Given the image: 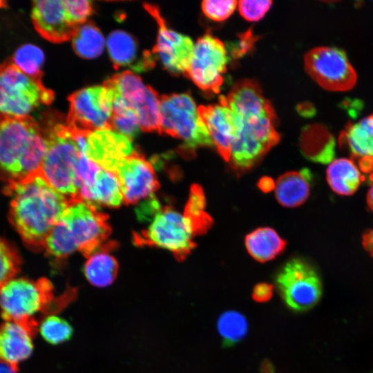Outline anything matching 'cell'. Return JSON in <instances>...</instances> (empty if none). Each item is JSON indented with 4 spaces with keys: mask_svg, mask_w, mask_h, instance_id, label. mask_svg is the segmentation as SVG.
<instances>
[{
    "mask_svg": "<svg viewBox=\"0 0 373 373\" xmlns=\"http://www.w3.org/2000/svg\"><path fill=\"white\" fill-rule=\"evenodd\" d=\"M223 100L232 111L236 124L229 162L238 172L256 166L280 139L276 114L260 87L252 79L237 82Z\"/></svg>",
    "mask_w": 373,
    "mask_h": 373,
    "instance_id": "1",
    "label": "cell"
},
{
    "mask_svg": "<svg viewBox=\"0 0 373 373\" xmlns=\"http://www.w3.org/2000/svg\"><path fill=\"white\" fill-rule=\"evenodd\" d=\"M6 190L10 198V219L14 227L26 244L44 248L69 199L56 191L39 171L8 182Z\"/></svg>",
    "mask_w": 373,
    "mask_h": 373,
    "instance_id": "2",
    "label": "cell"
},
{
    "mask_svg": "<svg viewBox=\"0 0 373 373\" xmlns=\"http://www.w3.org/2000/svg\"><path fill=\"white\" fill-rule=\"evenodd\" d=\"M111 229L108 216L81 200H70L63 215L48 236L44 249L57 258L76 251L88 257L100 247Z\"/></svg>",
    "mask_w": 373,
    "mask_h": 373,
    "instance_id": "3",
    "label": "cell"
},
{
    "mask_svg": "<svg viewBox=\"0 0 373 373\" xmlns=\"http://www.w3.org/2000/svg\"><path fill=\"white\" fill-rule=\"evenodd\" d=\"M46 148L43 128L31 116L0 119V175L8 182L39 172Z\"/></svg>",
    "mask_w": 373,
    "mask_h": 373,
    "instance_id": "4",
    "label": "cell"
},
{
    "mask_svg": "<svg viewBox=\"0 0 373 373\" xmlns=\"http://www.w3.org/2000/svg\"><path fill=\"white\" fill-rule=\"evenodd\" d=\"M43 130L46 148L40 173L69 200H79L78 164L81 153L73 132L66 124L51 122Z\"/></svg>",
    "mask_w": 373,
    "mask_h": 373,
    "instance_id": "5",
    "label": "cell"
},
{
    "mask_svg": "<svg viewBox=\"0 0 373 373\" xmlns=\"http://www.w3.org/2000/svg\"><path fill=\"white\" fill-rule=\"evenodd\" d=\"M41 78L24 72L12 58L1 62L0 119L28 117L40 105L50 104L53 92Z\"/></svg>",
    "mask_w": 373,
    "mask_h": 373,
    "instance_id": "6",
    "label": "cell"
},
{
    "mask_svg": "<svg viewBox=\"0 0 373 373\" xmlns=\"http://www.w3.org/2000/svg\"><path fill=\"white\" fill-rule=\"evenodd\" d=\"M159 133L182 140L180 148L184 154L191 155L199 147L213 145L198 107L186 93L160 97Z\"/></svg>",
    "mask_w": 373,
    "mask_h": 373,
    "instance_id": "7",
    "label": "cell"
},
{
    "mask_svg": "<svg viewBox=\"0 0 373 373\" xmlns=\"http://www.w3.org/2000/svg\"><path fill=\"white\" fill-rule=\"evenodd\" d=\"M195 236L189 220L170 206L162 207L150 224L133 234L138 246H152L170 251L175 258L184 260L196 247Z\"/></svg>",
    "mask_w": 373,
    "mask_h": 373,
    "instance_id": "8",
    "label": "cell"
},
{
    "mask_svg": "<svg viewBox=\"0 0 373 373\" xmlns=\"http://www.w3.org/2000/svg\"><path fill=\"white\" fill-rule=\"evenodd\" d=\"M52 285L46 278L10 279L0 289V311L4 321L35 323V316L50 305Z\"/></svg>",
    "mask_w": 373,
    "mask_h": 373,
    "instance_id": "9",
    "label": "cell"
},
{
    "mask_svg": "<svg viewBox=\"0 0 373 373\" xmlns=\"http://www.w3.org/2000/svg\"><path fill=\"white\" fill-rule=\"evenodd\" d=\"M280 294L289 308L303 312L320 300L322 284L314 267L307 260L294 258L288 260L276 278Z\"/></svg>",
    "mask_w": 373,
    "mask_h": 373,
    "instance_id": "10",
    "label": "cell"
},
{
    "mask_svg": "<svg viewBox=\"0 0 373 373\" xmlns=\"http://www.w3.org/2000/svg\"><path fill=\"white\" fill-rule=\"evenodd\" d=\"M113 94L105 86L79 90L69 97L66 125L74 132L90 133L111 128Z\"/></svg>",
    "mask_w": 373,
    "mask_h": 373,
    "instance_id": "11",
    "label": "cell"
},
{
    "mask_svg": "<svg viewBox=\"0 0 373 373\" xmlns=\"http://www.w3.org/2000/svg\"><path fill=\"white\" fill-rule=\"evenodd\" d=\"M305 68L323 88L329 91H347L356 82V71L345 52L333 46H319L305 56Z\"/></svg>",
    "mask_w": 373,
    "mask_h": 373,
    "instance_id": "12",
    "label": "cell"
},
{
    "mask_svg": "<svg viewBox=\"0 0 373 373\" xmlns=\"http://www.w3.org/2000/svg\"><path fill=\"white\" fill-rule=\"evenodd\" d=\"M227 62L224 44L208 32L200 37L194 44L185 75L200 89L218 93Z\"/></svg>",
    "mask_w": 373,
    "mask_h": 373,
    "instance_id": "13",
    "label": "cell"
},
{
    "mask_svg": "<svg viewBox=\"0 0 373 373\" xmlns=\"http://www.w3.org/2000/svg\"><path fill=\"white\" fill-rule=\"evenodd\" d=\"M115 173L126 204L138 203L153 195L159 188L153 166L135 151L119 163Z\"/></svg>",
    "mask_w": 373,
    "mask_h": 373,
    "instance_id": "14",
    "label": "cell"
},
{
    "mask_svg": "<svg viewBox=\"0 0 373 373\" xmlns=\"http://www.w3.org/2000/svg\"><path fill=\"white\" fill-rule=\"evenodd\" d=\"M144 6L159 26L157 44L153 48V53L157 55L164 67L170 73L185 74L193 51L194 44L192 39L168 28L156 6L149 4Z\"/></svg>",
    "mask_w": 373,
    "mask_h": 373,
    "instance_id": "15",
    "label": "cell"
},
{
    "mask_svg": "<svg viewBox=\"0 0 373 373\" xmlns=\"http://www.w3.org/2000/svg\"><path fill=\"white\" fill-rule=\"evenodd\" d=\"M31 19L37 32L52 43L73 39L79 28L68 19L63 0L34 1Z\"/></svg>",
    "mask_w": 373,
    "mask_h": 373,
    "instance_id": "16",
    "label": "cell"
},
{
    "mask_svg": "<svg viewBox=\"0 0 373 373\" xmlns=\"http://www.w3.org/2000/svg\"><path fill=\"white\" fill-rule=\"evenodd\" d=\"M134 152L130 138L111 128L87 136L86 155L101 168L115 173L119 163Z\"/></svg>",
    "mask_w": 373,
    "mask_h": 373,
    "instance_id": "17",
    "label": "cell"
},
{
    "mask_svg": "<svg viewBox=\"0 0 373 373\" xmlns=\"http://www.w3.org/2000/svg\"><path fill=\"white\" fill-rule=\"evenodd\" d=\"M220 104L198 106L199 115L209 133L213 145L227 162L229 161L232 144L236 137L235 117L220 96Z\"/></svg>",
    "mask_w": 373,
    "mask_h": 373,
    "instance_id": "18",
    "label": "cell"
},
{
    "mask_svg": "<svg viewBox=\"0 0 373 373\" xmlns=\"http://www.w3.org/2000/svg\"><path fill=\"white\" fill-rule=\"evenodd\" d=\"M36 323L5 321L0 326V362L13 368L28 359L34 349Z\"/></svg>",
    "mask_w": 373,
    "mask_h": 373,
    "instance_id": "19",
    "label": "cell"
},
{
    "mask_svg": "<svg viewBox=\"0 0 373 373\" xmlns=\"http://www.w3.org/2000/svg\"><path fill=\"white\" fill-rule=\"evenodd\" d=\"M340 143L359 162L362 171L373 168V114L350 124L340 136Z\"/></svg>",
    "mask_w": 373,
    "mask_h": 373,
    "instance_id": "20",
    "label": "cell"
},
{
    "mask_svg": "<svg viewBox=\"0 0 373 373\" xmlns=\"http://www.w3.org/2000/svg\"><path fill=\"white\" fill-rule=\"evenodd\" d=\"M79 198L95 207H117L123 202L121 185L116 173L100 169L91 185L82 186Z\"/></svg>",
    "mask_w": 373,
    "mask_h": 373,
    "instance_id": "21",
    "label": "cell"
},
{
    "mask_svg": "<svg viewBox=\"0 0 373 373\" xmlns=\"http://www.w3.org/2000/svg\"><path fill=\"white\" fill-rule=\"evenodd\" d=\"M312 177L308 169L280 175L275 184V195L278 202L286 207H296L304 203L310 193Z\"/></svg>",
    "mask_w": 373,
    "mask_h": 373,
    "instance_id": "22",
    "label": "cell"
},
{
    "mask_svg": "<svg viewBox=\"0 0 373 373\" xmlns=\"http://www.w3.org/2000/svg\"><path fill=\"white\" fill-rule=\"evenodd\" d=\"M115 243L103 244L88 257L84 272L87 280L97 287H106L115 280L118 273V263L109 253Z\"/></svg>",
    "mask_w": 373,
    "mask_h": 373,
    "instance_id": "23",
    "label": "cell"
},
{
    "mask_svg": "<svg viewBox=\"0 0 373 373\" xmlns=\"http://www.w3.org/2000/svg\"><path fill=\"white\" fill-rule=\"evenodd\" d=\"M362 172L352 159H334L327 168L326 178L329 187L336 193L350 195L356 191L363 182Z\"/></svg>",
    "mask_w": 373,
    "mask_h": 373,
    "instance_id": "24",
    "label": "cell"
},
{
    "mask_svg": "<svg viewBox=\"0 0 373 373\" xmlns=\"http://www.w3.org/2000/svg\"><path fill=\"white\" fill-rule=\"evenodd\" d=\"M300 148L303 154L311 161L329 164L334 157L335 141L327 128L312 125L303 131Z\"/></svg>",
    "mask_w": 373,
    "mask_h": 373,
    "instance_id": "25",
    "label": "cell"
},
{
    "mask_svg": "<svg viewBox=\"0 0 373 373\" xmlns=\"http://www.w3.org/2000/svg\"><path fill=\"white\" fill-rule=\"evenodd\" d=\"M109 57L115 68L128 66L135 70H144L150 66L137 59L138 48L135 39L128 33L115 30L107 39Z\"/></svg>",
    "mask_w": 373,
    "mask_h": 373,
    "instance_id": "26",
    "label": "cell"
},
{
    "mask_svg": "<svg viewBox=\"0 0 373 373\" xmlns=\"http://www.w3.org/2000/svg\"><path fill=\"white\" fill-rule=\"evenodd\" d=\"M287 242L269 227L258 228L245 238L249 254L255 260L264 262L274 259L285 249Z\"/></svg>",
    "mask_w": 373,
    "mask_h": 373,
    "instance_id": "27",
    "label": "cell"
},
{
    "mask_svg": "<svg viewBox=\"0 0 373 373\" xmlns=\"http://www.w3.org/2000/svg\"><path fill=\"white\" fill-rule=\"evenodd\" d=\"M205 196L197 184L191 186L184 215L189 220L195 236L205 233L212 226L213 220L205 211Z\"/></svg>",
    "mask_w": 373,
    "mask_h": 373,
    "instance_id": "28",
    "label": "cell"
},
{
    "mask_svg": "<svg viewBox=\"0 0 373 373\" xmlns=\"http://www.w3.org/2000/svg\"><path fill=\"white\" fill-rule=\"evenodd\" d=\"M104 37L93 23H84L79 26L73 37V46L77 55L86 59L99 56L104 48Z\"/></svg>",
    "mask_w": 373,
    "mask_h": 373,
    "instance_id": "29",
    "label": "cell"
},
{
    "mask_svg": "<svg viewBox=\"0 0 373 373\" xmlns=\"http://www.w3.org/2000/svg\"><path fill=\"white\" fill-rule=\"evenodd\" d=\"M217 327L223 345L229 347L245 338L248 331V323L242 314L237 311L229 310L219 316Z\"/></svg>",
    "mask_w": 373,
    "mask_h": 373,
    "instance_id": "30",
    "label": "cell"
},
{
    "mask_svg": "<svg viewBox=\"0 0 373 373\" xmlns=\"http://www.w3.org/2000/svg\"><path fill=\"white\" fill-rule=\"evenodd\" d=\"M37 327L41 337L52 345L69 341L73 334V329L67 321L53 314L44 318Z\"/></svg>",
    "mask_w": 373,
    "mask_h": 373,
    "instance_id": "31",
    "label": "cell"
},
{
    "mask_svg": "<svg viewBox=\"0 0 373 373\" xmlns=\"http://www.w3.org/2000/svg\"><path fill=\"white\" fill-rule=\"evenodd\" d=\"M12 59L28 75L42 77L41 66L44 56L37 46L32 44L22 46L15 52Z\"/></svg>",
    "mask_w": 373,
    "mask_h": 373,
    "instance_id": "32",
    "label": "cell"
},
{
    "mask_svg": "<svg viewBox=\"0 0 373 373\" xmlns=\"http://www.w3.org/2000/svg\"><path fill=\"white\" fill-rule=\"evenodd\" d=\"M20 265L17 251L7 242L0 238V289L15 277Z\"/></svg>",
    "mask_w": 373,
    "mask_h": 373,
    "instance_id": "33",
    "label": "cell"
},
{
    "mask_svg": "<svg viewBox=\"0 0 373 373\" xmlns=\"http://www.w3.org/2000/svg\"><path fill=\"white\" fill-rule=\"evenodd\" d=\"M238 2L236 0H205L202 2V10L209 18L221 21L233 13Z\"/></svg>",
    "mask_w": 373,
    "mask_h": 373,
    "instance_id": "34",
    "label": "cell"
},
{
    "mask_svg": "<svg viewBox=\"0 0 373 373\" xmlns=\"http://www.w3.org/2000/svg\"><path fill=\"white\" fill-rule=\"evenodd\" d=\"M64 5L70 21L77 26L86 23L91 15V2L87 0H64Z\"/></svg>",
    "mask_w": 373,
    "mask_h": 373,
    "instance_id": "35",
    "label": "cell"
},
{
    "mask_svg": "<svg viewBox=\"0 0 373 373\" xmlns=\"http://www.w3.org/2000/svg\"><path fill=\"white\" fill-rule=\"evenodd\" d=\"M111 129H113L128 138H132L139 132L140 126L133 113L112 114Z\"/></svg>",
    "mask_w": 373,
    "mask_h": 373,
    "instance_id": "36",
    "label": "cell"
},
{
    "mask_svg": "<svg viewBox=\"0 0 373 373\" xmlns=\"http://www.w3.org/2000/svg\"><path fill=\"white\" fill-rule=\"evenodd\" d=\"M271 1L242 0L238 2L240 14L249 21L262 18L271 6Z\"/></svg>",
    "mask_w": 373,
    "mask_h": 373,
    "instance_id": "37",
    "label": "cell"
},
{
    "mask_svg": "<svg viewBox=\"0 0 373 373\" xmlns=\"http://www.w3.org/2000/svg\"><path fill=\"white\" fill-rule=\"evenodd\" d=\"M256 39L253 37L251 30L241 35L238 41L233 45L231 53L233 57H240L251 48Z\"/></svg>",
    "mask_w": 373,
    "mask_h": 373,
    "instance_id": "38",
    "label": "cell"
},
{
    "mask_svg": "<svg viewBox=\"0 0 373 373\" xmlns=\"http://www.w3.org/2000/svg\"><path fill=\"white\" fill-rule=\"evenodd\" d=\"M274 287L271 284L260 283L257 284L252 291V298L257 303L269 301L273 296Z\"/></svg>",
    "mask_w": 373,
    "mask_h": 373,
    "instance_id": "39",
    "label": "cell"
},
{
    "mask_svg": "<svg viewBox=\"0 0 373 373\" xmlns=\"http://www.w3.org/2000/svg\"><path fill=\"white\" fill-rule=\"evenodd\" d=\"M363 246L373 257V228L363 236Z\"/></svg>",
    "mask_w": 373,
    "mask_h": 373,
    "instance_id": "40",
    "label": "cell"
},
{
    "mask_svg": "<svg viewBox=\"0 0 373 373\" xmlns=\"http://www.w3.org/2000/svg\"><path fill=\"white\" fill-rule=\"evenodd\" d=\"M258 186L265 193L269 192L275 188V184L269 177L261 178L258 183Z\"/></svg>",
    "mask_w": 373,
    "mask_h": 373,
    "instance_id": "41",
    "label": "cell"
},
{
    "mask_svg": "<svg viewBox=\"0 0 373 373\" xmlns=\"http://www.w3.org/2000/svg\"><path fill=\"white\" fill-rule=\"evenodd\" d=\"M260 370L262 373H274V367L269 361L262 362Z\"/></svg>",
    "mask_w": 373,
    "mask_h": 373,
    "instance_id": "42",
    "label": "cell"
},
{
    "mask_svg": "<svg viewBox=\"0 0 373 373\" xmlns=\"http://www.w3.org/2000/svg\"><path fill=\"white\" fill-rule=\"evenodd\" d=\"M367 202L370 209L373 211V183L367 192Z\"/></svg>",
    "mask_w": 373,
    "mask_h": 373,
    "instance_id": "43",
    "label": "cell"
},
{
    "mask_svg": "<svg viewBox=\"0 0 373 373\" xmlns=\"http://www.w3.org/2000/svg\"><path fill=\"white\" fill-rule=\"evenodd\" d=\"M0 373H15V369L0 362Z\"/></svg>",
    "mask_w": 373,
    "mask_h": 373,
    "instance_id": "44",
    "label": "cell"
}]
</instances>
